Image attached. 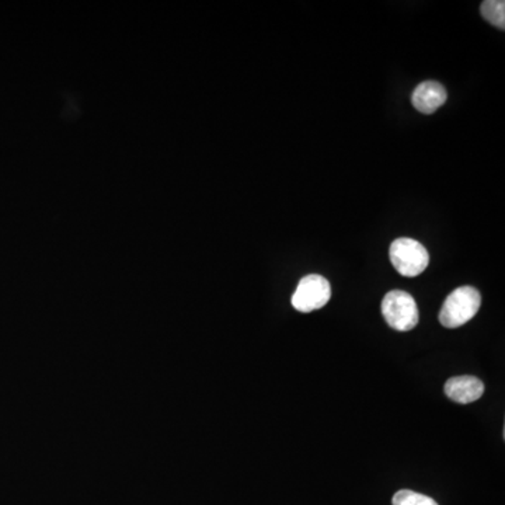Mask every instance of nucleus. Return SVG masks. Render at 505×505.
<instances>
[{
    "label": "nucleus",
    "instance_id": "obj_7",
    "mask_svg": "<svg viewBox=\"0 0 505 505\" xmlns=\"http://www.w3.org/2000/svg\"><path fill=\"white\" fill-rule=\"evenodd\" d=\"M481 14L487 22L504 30L505 27V2L502 0H486L481 4Z\"/></svg>",
    "mask_w": 505,
    "mask_h": 505
},
{
    "label": "nucleus",
    "instance_id": "obj_6",
    "mask_svg": "<svg viewBox=\"0 0 505 505\" xmlns=\"http://www.w3.org/2000/svg\"><path fill=\"white\" fill-rule=\"evenodd\" d=\"M446 101V91L438 81H424L413 91L412 103L417 111L433 114Z\"/></svg>",
    "mask_w": 505,
    "mask_h": 505
},
{
    "label": "nucleus",
    "instance_id": "obj_3",
    "mask_svg": "<svg viewBox=\"0 0 505 505\" xmlns=\"http://www.w3.org/2000/svg\"><path fill=\"white\" fill-rule=\"evenodd\" d=\"M390 262L403 277H417L430 262V254L420 242L409 237H400L390 246Z\"/></svg>",
    "mask_w": 505,
    "mask_h": 505
},
{
    "label": "nucleus",
    "instance_id": "obj_5",
    "mask_svg": "<svg viewBox=\"0 0 505 505\" xmlns=\"http://www.w3.org/2000/svg\"><path fill=\"white\" fill-rule=\"evenodd\" d=\"M483 393V382L474 376H453L445 384L446 396L461 405L476 402Z\"/></svg>",
    "mask_w": 505,
    "mask_h": 505
},
{
    "label": "nucleus",
    "instance_id": "obj_4",
    "mask_svg": "<svg viewBox=\"0 0 505 505\" xmlns=\"http://www.w3.org/2000/svg\"><path fill=\"white\" fill-rule=\"evenodd\" d=\"M331 298L330 282L325 277L310 274L303 277L292 295V306L302 313L313 312L328 305Z\"/></svg>",
    "mask_w": 505,
    "mask_h": 505
},
{
    "label": "nucleus",
    "instance_id": "obj_1",
    "mask_svg": "<svg viewBox=\"0 0 505 505\" xmlns=\"http://www.w3.org/2000/svg\"><path fill=\"white\" fill-rule=\"evenodd\" d=\"M481 293L473 287H461L453 291L440 312V323L446 329H456L466 325L481 309Z\"/></svg>",
    "mask_w": 505,
    "mask_h": 505
},
{
    "label": "nucleus",
    "instance_id": "obj_8",
    "mask_svg": "<svg viewBox=\"0 0 505 505\" xmlns=\"http://www.w3.org/2000/svg\"><path fill=\"white\" fill-rule=\"evenodd\" d=\"M393 505H438L435 500L412 490H399L392 500Z\"/></svg>",
    "mask_w": 505,
    "mask_h": 505
},
{
    "label": "nucleus",
    "instance_id": "obj_2",
    "mask_svg": "<svg viewBox=\"0 0 505 505\" xmlns=\"http://www.w3.org/2000/svg\"><path fill=\"white\" fill-rule=\"evenodd\" d=\"M382 315L390 328L410 331L418 325L420 313L414 298L405 291H390L382 300Z\"/></svg>",
    "mask_w": 505,
    "mask_h": 505
}]
</instances>
